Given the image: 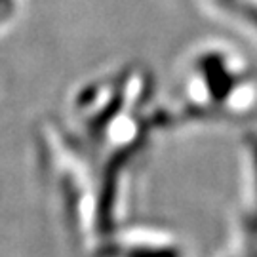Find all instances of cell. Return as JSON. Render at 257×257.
Segmentation results:
<instances>
[{"label":"cell","mask_w":257,"mask_h":257,"mask_svg":"<svg viewBox=\"0 0 257 257\" xmlns=\"http://www.w3.org/2000/svg\"><path fill=\"white\" fill-rule=\"evenodd\" d=\"M225 48L194 50L181 65L174 101L164 103L168 128L223 122L238 116L253 103V84Z\"/></svg>","instance_id":"6da1fadb"},{"label":"cell","mask_w":257,"mask_h":257,"mask_svg":"<svg viewBox=\"0 0 257 257\" xmlns=\"http://www.w3.org/2000/svg\"><path fill=\"white\" fill-rule=\"evenodd\" d=\"M97 257H185L177 242L156 232H112L97 246Z\"/></svg>","instance_id":"7a4b0ae2"},{"label":"cell","mask_w":257,"mask_h":257,"mask_svg":"<svg viewBox=\"0 0 257 257\" xmlns=\"http://www.w3.org/2000/svg\"><path fill=\"white\" fill-rule=\"evenodd\" d=\"M21 6L23 0H0V31L12 25V21L18 18Z\"/></svg>","instance_id":"3957f363"}]
</instances>
